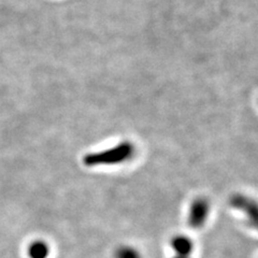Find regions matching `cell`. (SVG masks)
Wrapping results in <instances>:
<instances>
[{
	"label": "cell",
	"instance_id": "cell-1",
	"mask_svg": "<svg viewBox=\"0 0 258 258\" xmlns=\"http://www.w3.org/2000/svg\"><path fill=\"white\" fill-rule=\"evenodd\" d=\"M136 145L132 141H120L112 147L85 156L87 166H118L131 161L136 156Z\"/></svg>",
	"mask_w": 258,
	"mask_h": 258
},
{
	"label": "cell",
	"instance_id": "cell-2",
	"mask_svg": "<svg viewBox=\"0 0 258 258\" xmlns=\"http://www.w3.org/2000/svg\"><path fill=\"white\" fill-rule=\"evenodd\" d=\"M211 211V205L210 201L205 197L196 198L188 208L187 212V223L190 227L198 229L208 222Z\"/></svg>",
	"mask_w": 258,
	"mask_h": 258
},
{
	"label": "cell",
	"instance_id": "cell-3",
	"mask_svg": "<svg viewBox=\"0 0 258 258\" xmlns=\"http://www.w3.org/2000/svg\"><path fill=\"white\" fill-rule=\"evenodd\" d=\"M230 205L243 213L248 225L258 230V203L256 200L244 195H237L231 199Z\"/></svg>",
	"mask_w": 258,
	"mask_h": 258
},
{
	"label": "cell",
	"instance_id": "cell-4",
	"mask_svg": "<svg viewBox=\"0 0 258 258\" xmlns=\"http://www.w3.org/2000/svg\"><path fill=\"white\" fill-rule=\"evenodd\" d=\"M170 248L174 253L172 258H191L194 243L190 238L180 235L171 239Z\"/></svg>",
	"mask_w": 258,
	"mask_h": 258
},
{
	"label": "cell",
	"instance_id": "cell-5",
	"mask_svg": "<svg viewBox=\"0 0 258 258\" xmlns=\"http://www.w3.org/2000/svg\"><path fill=\"white\" fill-rule=\"evenodd\" d=\"M114 258H143L138 248L132 245H122L116 248Z\"/></svg>",
	"mask_w": 258,
	"mask_h": 258
},
{
	"label": "cell",
	"instance_id": "cell-6",
	"mask_svg": "<svg viewBox=\"0 0 258 258\" xmlns=\"http://www.w3.org/2000/svg\"><path fill=\"white\" fill-rule=\"evenodd\" d=\"M46 252V248L44 247V245L42 246L41 244H36L31 248V254L34 258H42L45 256Z\"/></svg>",
	"mask_w": 258,
	"mask_h": 258
}]
</instances>
